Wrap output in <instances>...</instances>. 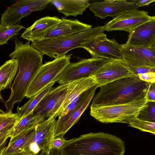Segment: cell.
Returning <instances> with one entry per match:
<instances>
[{
	"mask_svg": "<svg viewBox=\"0 0 155 155\" xmlns=\"http://www.w3.org/2000/svg\"><path fill=\"white\" fill-rule=\"evenodd\" d=\"M145 97L147 101H155V82L150 83Z\"/></svg>",
	"mask_w": 155,
	"mask_h": 155,
	"instance_id": "obj_33",
	"label": "cell"
},
{
	"mask_svg": "<svg viewBox=\"0 0 155 155\" xmlns=\"http://www.w3.org/2000/svg\"><path fill=\"white\" fill-rule=\"evenodd\" d=\"M132 74L128 66L122 60H109L92 77L98 87Z\"/></svg>",
	"mask_w": 155,
	"mask_h": 155,
	"instance_id": "obj_15",
	"label": "cell"
},
{
	"mask_svg": "<svg viewBox=\"0 0 155 155\" xmlns=\"http://www.w3.org/2000/svg\"><path fill=\"white\" fill-rule=\"evenodd\" d=\"M14 44V50L9 56L18 61L19 68L10 88L9 97L4 102L6 112L12 110L16 103L21 102L25 97L30 84L43 64L44 54L32 47L30 41L24 44L16 39Z\"/></svg>",
	"mask_w": 155,
	"mask_h": 155,
	"instance_id": "obj_1",
	"label": "cell"
},
{
	"mask_svg": "<svg viewBox=\"0 0 155 155\" xmlns=\"http://www.w3.org/2000/svg\"><path fill=\"white\" fill-rule=\"evenodd\" d=\"M36 155H49V153H41Z\"/></svg>",
	"mask_w": 155,
	"mask_h": 155,
	"instance_id": "obj_37",
	"label": "cell"
},
{
	"mask_svg": "<svg viewBox=\"0 0 155 155\" xmlns=\"http://www.w3.org/2000/svg\"><path fill=\"white\" fill-rule=\"evenodd\" d=\"M137 8L149 5L150 3L155 2V0H134Z\"/></svg>",
	"mask_w": 155,
	"mask_h": 155,
	"instance_id": "obj_34",
	"label": "cell"
},
{
	"mask_svg": "<svg viewBox=\"0 0 155 155\" xmlns=\"http://www.w3.org/2000/svg\"><path fill=\"white\" fill-rule=\"evenodd\" d=\"M153 17L149 15L148 12L144 11L127 12L114 17L104 26V30L108 31H123L130 33L137 27Z\"/></svg>",
	"mask_w": 155,
	"mask_h": 155,
	"instance_id": "obj_13",
	"label": "cell"
},
{
	"mask_svg": "<svg viewBox=\"0 0 155 155\" xmlns=\"http://www.w3.org/2000/svg\"><path fill=\"white\" fill-rule=\"evenodd\" d=\"M70 85V82L61 84L52 88L34 110V114L38 116L42 121L45 118H56L66 97Z\"/></svg>",
	"mask_w": 155,
	"mask_h": 155,
	"instance_id": "obj_10",
	"label": "cell"
},
{
	"mask_svg": "<svg viewBox=\"0 0 155 155\" xmlns=\"http://www.w3.org/2000/svg\"><path fill=\"white\" fill-rule=\"evenodd\" d=\"M154 47H155V45H154Z\"/></svg>",
	"mask_w": 155,
	"mask_h": 155,
	"instance_id": "obj_38",
	"label": "cell"
},
{
	"mask_svg": "<svg viewBox=\"0 0 155 155\" xmlns=\"http://www.w3.org/2000/svg\"><path fill=\"white\" fill-rule=\"evenodd\" d=\"M68 140H66L64 136H57L54 137L51 147V150H58L60 149L66 143Z\"/></svg>",
	"mask_w": 155,
	"mask_h": 155,
	"instance_id": "obj_30",
	"label": "cell"
},
{
	"mask_svg": "<svg viewBox=\"0 0 155 155\" xmlns=\"http://www.w3.org/2000/svg\"><path fill=\"white\" fill-rule=\"evenodd\" d=\"M89 10L94 15L101 19L118 16L123 13L138 10L134 0H105L90 4Z\"/></svg>",
	"mask_w": 155,
	"mask_h": 155,
	"instance_id": "obj_14",
	"label": "cell"
},
{
	"mask_svg": "<svg viewBox=\"0 0 155 155\" xmlns=\"http://www.w3.org/2000/svg\"><path fill=\"white\" fill-rule=\"evenodd\" d=\"M98 87L97 84L92 87L85 99L75 108L65 124L61 136L63 137L71 128L79 120L82 114L93 98L96 90Z\"/></svg>",
	"mask_w": 155,
	"mask_h": 155,
	"instance_id": "obj_23",
	"label": "cell"
},
{
	"mask_svg": "<svg viewBox=\"0 0 155 155\" xmlns=\"http://www.w3.org/2000/svg\"><path fill=\"white\" fill-rule=\"evenodd\" d=\"M50 3L66 17L82 15L90 5L87 0H51Z\"/></svg>",
	"mask_w": 155,
	"mask_h": 155,
	"instance_id": "obj_20",
	"label": "cell"
},
{
	"mask_svg": "<svg viewBox=\"0 0 155 155\" xmlns=\"http://www.w3.org/2000/svg\"><path fill=\"white\" fill-rule=\"evenodd\" d=\"M56 121L55 117H51L38 124L35 134L25 145L23 151L28 155H36L40 152L49 153L54 137Z\"/></svg>",
	"mask_w": 155,
	"mask_h": 155,
	"instance_id": "obj_8",
	"label": "cell"
},
{
	"mask_svg": "<svg viewBox=\"0 0 155 155\" xmlns=\"http://www.w3.org/2000/svg\"><path fill=\"white\" fill-rule=\"evenodd\" d=\"M129 126L141 131L150 133L155 135V123L143 121L135 118L130 123Z\"/></svg>",
	"mask_w": 155,
	"mask_h": 155,
	"instance_id": "obj_29",
	"label": "cell"
},
{
	"mask_svg": "<svg viewBox=\"0 0 155 155\" xmlns=\"http://www.w3.org/2000/svg\"><path fill=\"white\" fill-rule=\"evenodd\" d=\"M18 61L11 58L6 61L0 68V90L11 88L14 78L18 72Z\"/></svg>",
	"mask_w": 155,
	"mask_h": 155,
	"instance_id": "obj_21",
	"label": "cell"
},
{
	"mask_svg": "<svg viewBox=\"0 0 155 155\" xmlns=\"http://www.w3.org/2000/svg\"><path fill=\"white\" fill-rule=\"evenodd\" d=\"M33 111L20 120L11 134L10 141L22 133L35 128L43 122L38 116L34 114Z\"/></svg>",
	"mask_w": 155,
	"mask_h": 155,
	"instance_id": "obj_25",
	"label": "cell"
},
{
	"mask_svg": "<svg viewBox=\"0 0 155 155\" xmlns=\"http://www.w3.org/2000/svg\"><path fill=\"white\" fill-rule=\"evenodd\" d=\"M36 127L22 133L10 141L7 146L0 151V155H10L23 151L25 145L35 134Z\"/></svg>",
	"mask_w": 155,
	"mask_h": 155,
	"instance_id": "obj_24",
	"label": "cell"
},
{
	"mask_svg": "<svg viewBox=\"0 0 155 155\" xmlns=\"http://www.w3.org/2000/svg\"><path fill=\"white\" fill-rule=\"evenodd\" d=\"M125 44L143 47H153L155 45V16L129 33Z\"/></svg>",
	"mask_w": 155,
	"mask_h": 155,
	"instance_id": "obj_16",
	"label": "cell"
},
{
	"mask_svg": "<svg viewBox=\"0 0 155 155\" xmlns=\"http://www.w3.org/2000/svg\"><path fill=\"white\" fill-rule=\"evenodd\" d=\"M10 155H28L25 152L21 151Z\"/></svg>",
	"mask_w": 155,
	"mask_h": 155,
	"instance_id": "obj_36",
	"label": "cell"
},
{
	"mask_svg": "<svg viewBox=\"0 0 155 155\" xmlns=\"http://www.w3.org/2000/svg\"><path fill=\"white\" fill-rule=\"evenodd\" d=\"M124 142L103 132L90 133L69 140L58 150L61 155H124Z\"/></svg>",
	"mask_w": 155,
	"mask_h": 155,
	"instance_id": "obj_3",
	"label": "cell"
},
{
	"mask_svg": "<svg viewBox=\"0 0 155 155\" xmlns=\"http://www.w3.org/2000/svg\"><path fill=\"white\" fill-rule=\"evenodd\" d=\"M61 19L58 23L47 31L42 39L66 36L92 28L91 25L81 22L77 19L62 17Z\"/></svg>",
	"mask_w": 155,
	"mask_h": 155,
	"instance_id": "obj_17",
	"label": "cell"
},
{
	"mask_svg": "<svg viewBox=\"0 0 155 155\" xmlns=\"http://www.w3.org/2000/svg\"><path fill=\"white\" fill-rule=\"evenodd\" d=\"M96 84V81L93 77L85 78L70 82L68 91L56 117L75 99Z\"/></svg>",
	"mask_w": 155,
	"mask_h": 155,
	"instance_id": "obj_19",
	"label": "cell"
},
{
	"mask_svg": "<svg viewBox=\"0 0 155 155\" xmlns=\"http://www.w3.org/2000/svg\"><path fill=\"white\" fill-rule=\"evenodd\" d=\"M104 31V26H98L70 35L41 39L37 42V49L44 55L57 58L66 55L73 49L81 48L85 43Z\"/></svg>",
	"mask_w": 155,
	"mask_h": 155,
	"instance_id": "obj_4",
	"label": "cell"
},
{
	"mask_svg": "<svg viewBox=\"0 0 155 155\" xmlns=\"http://www.w3.org/2000/svg\"><path fill=\"white\" fill-rule=\"evenodd\" d=\"M72 54L66 55L43 64L29 86L26 97L30 98L55 82L56 78L71 63L70 59Z\"/></svg>",
	"mask_w": 155,
	"mask_h": 155,
	"instance_id": "obj_6",
	"label": "cell"
},
{
	"mask_svg": "<svg viewBox=\"0 0 155 155\" xmlns=\"http://www.w3.org/2000/svg\"><path fill=\"white\" fill-rule=\"evenodd\" d=\"M20 120L17 113H14L12 110L4 112L0 110V139L6 141L10 137L15 127Z\"/></svg>",
	"mask_w": 155,
	"mask_h": 155,
	"instance_id": "obj_22",
	"label": "cell"
},
{
	"mask_svg": "<svg viewBox=\"0 0 155 155\" xmlns=\"http://www.w3.org/2000/svg\"><path fill=\"white\" fill-rule=\"evenodd\" d=\"M109 61L104 58L91 57L82 58L77 62L71 63L56 78L55 81L61 84L92 77Z\"/></svg>",
	"mask_w": 155,
	"mask_h": 155,
	"instance_id": "obj_7",
	"label": "cell"
},
{
	"mask_svg": "<svg viewBox=\"0 0 155 155\" xmlns=\"http://www.w3.org/2000/svg\"><path fill=\"white\" fill-rule=\"evenodd\" d=\"M123 60L130 66L155 67V48L120 45Z\"/></svg>",
	"mask_w": 155,
	"mask_h": 155,
	"instance_id": "obj_12",
	"label": "cell"
},
{
	"mask_svg": "<svg viewBox=\"0 0 155 155\" xmlns=\"http://www.w3.org/2000/svg\"><path fill=\"white\" fill-rule=\"evenodd\" d=\"M51 0H18L8 7L1 14L0 26H9L19 24L23 18L33 12L41 11Z\"/></svg>",
	"mask_w": 155,
	"mask_h": 155,
	"instance_id": "obj_9",
	"label": "cell"
},
{
	"mask_svg": "<svg viewBox=\"0 0 155 155\" xmlns=\"http://www.w3.org/2000/svg\"><path fill=\"white\" fill-rule=\"evenodd\" d=\"M55 83L53 82L38 94L31 97L22 106L17 107V113L20 120L34 110L42 99L51 89Z\"/></svg>",
	"mask_w": 155,
	"mask_h": 155,
	"instance_id": "obj_26",
	"label": "cell"
},
{
	"mask_svg": "<svg viewBox=\"0 0 155 155\" xmlns=\"http://www.w3.org/2000/svg\"><path fill=\"white\" fill-rule=\"evenodd\" d=\"M146 97L120 105L90 106V114L103 123H120L129 124L135 118L147 102Z\"/></svg>",
	"mask_w": 155,
	"mask_h": 155,
	"instance_id": "obj_5",
	"label": "cell"
},
{
	"mask_svg": "<svg viewBox=\"0 0 155 155\" xmlns=\"http://www.w3.org/2000/svg\"><path fill=\"white\" fill-rule=\"evenodd\" d=\"M139 78L141 80L150 83L155 82V73H147L137 74Z\"/></svg>",
	"mask_w": 155,
	"mask_h": 155,
	"instance_id": "obj_32",
	"label": "cell"
},
{
	"mask_svg": "<svg viewBox=\"0 0 155 155\" xmlns=\"http://www.w3.org/2000/svg\"><path fill=\"white\" fill-rule=\"evenodd\" d=\"M25 27L19 24L9 26H0V45L7 44L8 41L17 35L20 30Z\"/></svg>",
	"mask_w": 155,
	"mask_h": 155,
	"instance_id": "obj_28",
	"label": "cell"
},
{
	"mask_svg": "<svg viewBox=\"0 0 155 155\" xmlns=\"http://www.w3.org/2000/svg\"><path fill=\"white\" fill-rule=\"evenodd\" d=\"M107 36L104 32L101 33L84 44L81 48L88 52L92 57L123 60L120 45L114 39H108Z\"/></svg>",
	"mask_w": 155,
	"mask_h": 155,
	"instance_id": "obj_11",
	"label": "cell"
},
{
	"mask_svg": "<svg viewBox=\"0 0 155 155\" xmlns=\"http://www.w3.org/2000/svg\"><path fill=\"white\" fill-rule=\"evenodd\" d=\"M129 68L134 74L137 75L147 73H155V67H135L128 66Z\"/></svg>",
	"mask_w": 155,
	"mask_h": 155,
	"instance_id": "obj_31",
	"label": "cell"
},
{
	"mask_svg": "<svg viewBox=\"0 0 155 155\" xmlns=\"http://www.w3.org/2000/svg\"><path fill=\"white\" fill-rule=\"evenodd\" d=\"M150 83L132 74L100 87L91 106L124 104L145 98Z\"/></svg>",
	"mask_w": 155,
	"mask_h": 155,
	"instance_id": "obj_2",
	"label": "cell"
},
{
	"mask_svg": "<svg viewBox=\"0 0 155 155\" xmlns=\"http://www.w3.org/2000/svg\"><path fill=\"white\" fill-rule=\"evenodd\" d=\"M136 118L143 121L155 123V101H147Z\"/></svg>",
	"mask_w": 155,
	"mask_h": 155,
	"instance_id": "obj_27",
	"label": "cell"
},
{
	"mask_svg": "<svg viewBox=\"0 0 155 155\" xmlns=\"http://www.w3.org/2000/svg\"><path fill=\"white\" fill-rule=\"evenodd\" d=\"M61 20L56 16L43 17L36 20L26 28L21 37L32 42L42 39L47 31Z\"/></svg>",
	"mask_w": 155,
	"mask_h": 155,
	"instance_id": "obj_18",
	"label": "cell"
},
{
	"mask_svg": "<svg viewBox=\"0 0 155 155\" xmlns=\"http://www.w3.org/2000/svg\"><path fill=\"white\" fill-rule=\"evenodd\" d=\"M49 155H61L58 151L56 150L51 149V150Z\"/></svg>",
	"mask_w": 155,
	"mask_h": 155,
	"instance_id": "obj_35",
	"label": "cell"
}]
</instances>
